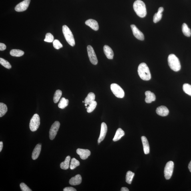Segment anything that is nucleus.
<instances>
[{"label":"nucleus","instance_id":"obj_23","mask_svg":"<svg viewBox=\"0 0 191 191\" xmlns=\"http://www.w3.org/2000/svg\"><path fill=\"white\" fill-rule=\"evenodd\" d=\"M95 98V95L93 92H90L88 94L87 97L85 98L84 100V103L89 105L90 103L94 101Z\"/></svg>","mask_w":191,"mask_h":191},{"label":"nucleus","instance_id":"obj_40","mask_svg":"<svg viewBox=\"0 0 191 191\" xmlns=\"http://www.w3.org/2000/svg\"><path fill=\"white\" fill-rule=\"evenodd\" d=\"M3 148V143L2 142H0V152H1Z\"/></svg>","mask_w":191,"mask_h":191},{"label":"nucleus","instance_id":"obj_36","mask_svg":"<svg viewBox=\"0 0 191 191\" xmlns=\"http://www.w3.org/2000/svg\"><path fill=\"white\" fill-rule=\"evenodd\" d=\"M53 46L54 48L56 49H59L60 48L63 47V45L60 43L59 40L56 39L53 42Z\"/></svg>","mask_w":191,"mask_h":191},{"label":"nucleus","instance_id":"obj_42","mask_svg":"<svg viewBox=\"0 0 191 191\" xmlns=\"http://www.w3.org/2000/svg\"><path fill=\"white\" fill-rule=\"evenodd\" d=\"M188 168L189 170L191 172V161L190 162L189 164Z\"/></svg>","mask_w":191,"mask_h":191},{"label":"nucleus","instance_id":"obj_10","mask_svg":"<svg viewBox=\"0 0 191 191\" xmlns=\"http://www.w3.org/2000/svg\"><path fill=\"white\" fill-rule=\"evenodd\" d=\"M31 0H24L16 6L15 10L17 12H23L26 11L29 5Z\"/></svg>","mask_w":191,"mask_h":191},{"label":"nucleus","instance_id":"obj_9","mask_svg":"<svg viewBox=\"0 0 191 191\" xmlns=\"http://www.w3.org/2000/svg\"><path fill=\"white\" fill-rule=\"evenodd\" d=\"M60 124L58 121H56L52 125L49 131V137L51 140H53L57 134L60 128Z\"/></svg>","mask_w":191,"mask_h":191},{"label":"nucleus","instance_id":"obj_15","mask_svg":"<svg viewBox=\"0 0 191 191\" xmlns=\"http://www.w3.org/2000/svg\"><path fill=\"white\" fill-rule=\"evenodd\" d=\"M85 23L94 31H97L99 29L98 23L95 20L92 19L88 20L85 21Z\"/></svg>","mask_w":191,"mask_h":191},{"label":"nucleus","instance_id":"obj_26","mask_svg":"<svg viewBox=\"0 0 191 191\" xmlns=\"http://www.w3.org/2000/svg\"><path fill=\"white\" fill-rule=\"evenodd\" d=\"M24 52L22 50L18 49H13L10 52V54L14 57H21L24 54Z\"/></svg>","mask_w":191,"mask_h":191},{"label":"nucleus","instance_id":"obj_33","mask_svg":"<svg viewBox=\"0 0 191 191\" xmlns=\"http://www.w3.org/2000/svg\"><path fill=\"white\" fill-rule=\"evenodd\" d=\"M0 63L4 67L7 68L8 69H10L11 68V64L9 63V62L7 61V60L3 59V58H0Z\"/></svg>","mask_w":191,"mask_h":191},{"label":"nucleus","instance_id":"obj_27","mask_svg":"<svg viewBox=\"0 0 191 191\" xmlns=\"http://www.w3.org/2000/svg\"><path fill=\"white\" fill-rule=\"evenodd\" d=\"M69 103V100L66 99L65 98H62L58 104V106L62 109H63L68 105Z\"/></svg>","mask_w":191,"mask_h":191},{"label":"nucleus","instance_id":"obj_28","mask_svg":"<svg viewBox=\"0 0 191 191\" xmlns=\"http://www.w3.org/2000/svg\"><path fill=\"white\" fill-rule=\"evenodd\" d=\"M8 111V108L5 104L0 103V117H2Z\"/></svg>","mask_w":191,"mask_h":191},{"label":"nucleus","instance_id":"obj_20","mask_svg":"<svg viewBox=\"0 0 191 191\" xmlns=\"http://www.w3.org/2000/svg\"><path fill=\"white\" fill-rule=\"evenodd\" d=\"M42 146L41 144H38L35 146L32 154V158L34 160L37 159L39 157L41 150Z\"/></svg>","mask_w":191,"mask_h":191},{"label":"nucleus","instance_id":"obj_13","mask_svg":"<svg viewBox=\"0 0 191 191\" xmlns=\"http://www.w3.org/2000/svg\"><path fill=\"white\" fill-rule=\"evenodd\" d=\"M76 152L80 156V158L82 160H85L90 155L91 152L88 149H78Z\"/></svg>","mask_w":191,"mask_h":191},{"label":"nucleus","instance_id":"obj_17","mask_svg":"<svg viewBox=\"0 0 191 191\" xmlns=\"http://www.w3.org/2000/svg\"><path fill=\"white\" fill-rule=\"evenodd\" d=\"M145 102L146 103H150L153 101H154L156 100V96L155 94L152 92L149 91H146L145 92Z\"/></svg>","mask_w":191,"mask_h":191},{"label":"nucleus","instance_id":"obj_14","mask_svg":"<svg viewBox=\"0 0 191 191\" xmlns=\"http://www.w3.org/2000/svg\"><path fill=\"white\" fill-rule=\"evenodd\" d=\"M156 112L158 115L162 116H167L169 112V110L166 106H161L157 108Z\"/></svg>","mask_w":191,"mask_h":191},{"label":"nucleus","instance_id":"obj_8","mask_svg":"<svg viewBox=\"0 0 191 191\" xmlns=\"http://www.w3.org/2000/svg\"><path fill=\"white\" fill-rule=\"evenodd\" d=\"M87 51L88 57L91 63L94 65H96L98 63V60L93 48L91 45H88Z\"/></svg>","mask_w":191,"mask_h":191},{"label":"nucleus","instance_id":"obj_7","mask_svg":"<svg viewBox=\"0 0 191 191\" xmlns=\"http://www.w3.org/2000/svg\"><path fill=\"white\" fill-rule=\"evenodd\" d=\"M174 163L169 161L166 164L164 169L165 178L166 180H169L171 177L174 168Z\"/></svg>","mask_w":191,"mask_h":191},{"label":"nucleus","instance_id":"obj_29","mask_svg":"<svg viewBox=\"0 0 191 191\" xmlns=\"http://www.w3.org/2000/svg\"><path fill=\"white\" fill-rule=\"evenodd\" d=\"M134 176V174L131 171H128L127 172L126 177V181L128 184L131 183L133 179Z\"/></svg>","mask_w":191,"mask_h":191},{"label":"nucleus","instance_id":"obj_41","mask_svg":"<svg viewBox=\"0 0 191 191\" xmlns=\"http://www.w3.org/2000/svg\"><path fill=\"white\" fill-rule=\"evenodd\" d=\"M122 191H129V190L128 188L126 187H122L121 189Z\"/></svg>","mask_w":191,"mask_h":191},{"label":"nucleus","instance_id":"obj_43","mask_svg":"<svg viewBox=\"0 0 191 191\" xmlns=\"http://www.w3.org/2000/svg\"><path fill=\"white\" fill-rule=\"evenodd\" d=\"M88 104H85V106H88Z\"/></svg>","mask_w":191,"mask_h":191},{"label":"nucleus","instance_id":"obj_16","mask_svg":"<svg viewBox=\"0 0 191 191\" xmlns=\"http://www.w3.org/2000/svg\"><path fill=\"white\" fill-rule=\"evenodd\" d=\"M103 51L106 57L109 59H113L114 53L112 50L109 46L107 45L104 46Z\"/></svg>","mask_w":191,"mask_h":191},{"label":"nucleus","instance_id":"obj_37","mask_svg":"<svg viewBox=\"0 0 191 191\" xmlns=\"http://www.w3.org/2000/svg\"><path fill=\"white\" fill-rule=\"evenodd\" d=\"M20 187L23 191H32V190L24 183H21Z\"/></svg>","mask_w":191,"mask_h":191},{"label":"nucleus","instance_id":"obj_24","mask_svg":"<svg viewBox=\"0 0 191 191\" xmlns=\"http://www.w3.org/2000/svg\"><path fill=\"white\" fill-rule=\"evenodd\" d=\"M70 160H71V157L68 156L66 158L65 161L61 162L60 164V168L63 170L68 169L69 168Z\"/></svg>","mask_w":191,"mask_h":191},{"label":"nucleus","instance_id":"obj_21","mask_svg":"<svg viewBox=\"0 0 191 191\" xmlns=\"http://www.w3.org/2000/svg\"><path fill=\"white\" fill-rule=\"evenodd\" d=\"M164 8L160 7L158 10L157 13L155 14L153 17V22L155 23H158L161 20L162 17V13L164 11Z\"/></svg>","mask_w":191,"mask_h":191},{"label":"nucleus","instance_id":"obj_30","mask_svg":"<svg viewBox=\"0 0 191 191\" xmlns=\"http://www.w3.org/2000/svg\"><path fill=\"white\" fill-rule=\"evenodd\" d=\"M62 95L61 90H57L56 91L54 96L53 100L54 103H56L59 101Z\"/></svg>","mask_w":191,"mask_h":191},{"label":"nucleus","instance_id":"obj_38","mask_svg":"<svg viewBox=\"0 0 191 191\" xmlns=\"http://www.w3.org/2000/svg\"><path fill=\"white\" fill-rule=\"evenodd\" d=\"M64 191H76V190L75 188L72 187H68L63 189Z\"/></svg>","mask_w":191,"mask_h":191},{"label":"nucleus","instance_id":"obj_19","mask_svg":"<svg viewBox=\"0 0 191 191\" xmlns=\"http://www.w3.org/2000/svg\"><path fill=\"white\" fill-rule=\"evenodd\" d=\"M141 140L143 145L144 154H148L150 152V147L147 138L146 137L143 136L141 137Z\"/></svg>","mask_w":191,"mask_h":191},{"label":"nucleus","instance_id":"obj_2","mask_svg":"<svg viewBox=\"0 0 191 191\" xmlns=\"http://www.w3.org/2000/svg\"><path fill=\"white\" fill-rule=\"evenodd\" d=\"M133 8L138 17L141 18L146 17L147 13L146 5L143 2L140 0H137L134 3Z\"/></svg>","mask_w":191,"mask_h":191},{"label":"nucleus","instance_id":"obj_22","mask_svg":"<svg viewBox=\"0 0 191 191\" xmlns=\"http://www.w3.org/2000/svg\"><path fill=\"white\" fill-rule=\"evenodd\" d=\"M125 135V132L122 128H119L116 131L115 135L113 139L114 142L118 141Z\"/></svg>","mask_w":191,"mask_h":191},{"label":"nucleus","instance_id":"obj_11","mask_svg":"<svg viewBox=\"0 0 191 191\" xmlns=\"http://www.w3.org/2000/svg\"><path fill=\"white\" fill-rule=\"evenodd\" d=\"M133 33L137 39L140 41H143L144 39V37L143 34L140 31L135 25H131Z\"/></svg>","mask_w":191,"mask_h":191},{"label":"nucleus","instance_id":"obj_18","mask_svg":"<svg viewBox=\"0 0 191 191\" xmlns=\"http://www.w3.org/2000/svg\"><path fill=\"white\" fill-rule=\"evenodd\" d=\"M82 182V178L80 174L76 175L70 180L69 183L72 186H76L80 184Z\"/></svg>","mask_w":191,"mask_h":191},{"label":"nucleus","instance_id":"obj_12","mask_svg":"<svg viewBox=\"0 0 191 191\" xmlns=\"http://www.w3.org/2000/svg\"><path fill=\"white\" fill-rule=\"evenodd\" d=\"M107 131V126L104 122H102L101 125V130L99 138L98 140V143H100L105 138Z\"/></svg>","mask_w":191,"mask_h":191},{"label":"nucleus","instance_id":"obj_6","mask_svg":"<svg viewBox=\"0 0 191 191\" xmlns=\"http://www.w3.org/2000/svg\"><path fill=\"white\" fill-rule=\"evenodd\" d=\"M40 124V118L37 114L34 115L32 117L29 123V128L32 131H37L39 127Z\"/></svg>","mask_w":191,"mask_h":191},{"label":"nucleus","instance_id":"obj_35","mask_svg":"<svg viewBox=\"0 0 191 191\" xmlns=\"http://www.w3.org/2000/svg\"><path fill=\"white\" fill-rule=\"evenodd\" d=\"M54 37L53 35L50 33H47L45 35V39H44V41L46 42H51L54 41Z\"/></svg>","mask_w":191,"mask_h":191},{"label":"nucleus","instance_id":"obj_32","mask_svg":"<svg viewBox=\"0 0 191 191\" xmlns=\"http://www.w3.org/2000/svg\"><path fill=\"white\" fill-rule=\"evenodd\" d=\"M183 90L185 93L191 96V85L188 84H184L183 86Z\"/></svg>","mask_w":191,"mask_h":191},{"label":"nucleus","instance_id":"obj_3","mask_svg":"<svg viewBox=\"0 0 191 191\" xmlns=\"http://www.w3.org/2000/svg\"><path fill=\"white\" fill-rule=\"evenodd\" d=\"M168 62L171 69L175 72L180 71L181 65L180 60L174 54H171L168 56Z\"/></svg>","mask_w":191,"mask_h":191},{"label":"nucleus","instance_id":"obj_1","mask_svg":"<svg viewBox=\"0 0 191 191\" xmlns=\"http://www.w3.org/2000/svg\"><path fill=\"white\" fill-rule=\"evenodd\" d=\"M138 73L140 77L142 80L148 81L151 78V75L149 68L145 63H140L138 68Z\"/></svg>","mask_w":191,"mask_h":191},{"label":"nucleus","instance_id":"obj_39","mask_svg":"<svg viewBox=\"0 0 191 191\" xmlns=\"http://www.w3.org/2000/svg\"><path fill=\"white\" fill-rule=\"evenodd\" d=\"M6 49V46L5 44L1 43H0V50L1 51H3Z\"/></svg>","mask_w":191,"mask_h":191},{"label":"nucleus","instance_id":"obj_5","mask_svg":"<svg viewBox=\"0 0 191 191\" xmlns=\"http://www.w3.org/2000/svg\"><path fill=\"white\" fill-rule=\"evenodd\" d=\"M111 91L114 95L118 98H123L124 97L125 92L124 90L118 84L113 83L110 85Z\"/></svg>","mask_w":191,"mask_h":191},{"label":"nucleus","instance_id":"obj_25","mask_svg":"<svg viewBox=\"0 0 191 191\" xmlns=\"http://www.w3.org/2000/svg\"><path fill=\"white\" fill-rule=\"evenodd\" d=\"M182 31L184 35L186 37H189L191 35V31L187 24L183 23L182 26Z\"/></svg>","mask_w":191,"mask_h":191},{"label":"nucleus","instance_id":"obj_34","mask_svg":"<svg viewBox=\"0 0 191 191\" xmlns=\"http://www.w3.org/2000/svg\"><path fill=\"white\" fill-rule=\"evenodd\" d=\"M97 105V102L95 100H94L91 103H90L87 109V111L88 113H90V112H93L94 109H95Z\"/></svg>","mask_w":191,"mask_h":191},{"label":"nucleus","instance_id":"obj_31","mask_svg":"<svg viewBox=\"0 0 191 191\" xmlns=\"http://www.w3.org/2000/svg\"><path fill=\"white\" fill-rule=\"evenodd\" d=\"M80 165V162L79 161L76 160V159L73 158L72 159L71 164L70 165V168L71 170H73Z\"/></svg>","mask_w":191,"mask_h":191},{"label":"nucleus","instance_id":"obj_44","mask_svg":"<svg viewBox=\"0 0 191 191\" xmlns=\"http://www.w3.org/2000/svg\"><path fill=\"white\" fill-rule=\"evenodd\" d=\"M84 101H82V103H84Z\"/></svg>","mask_w":191,"mask_h":191},{"label":"nucleus","instance_id":"obj_4","mask_svg":"<svg viewBox=\"0 0 191 191\" xmlns=\"http://www.w3.org/2000/svg\"><path fill=\"white\" fill-rule=\"evenodd\" d=\"M62 32L68 43L72 47H74L75 45V41L71 30L67 26L65 25L62 27Z\"/></svg>","mask_w":191,"mask_h":191}]
</instances>
